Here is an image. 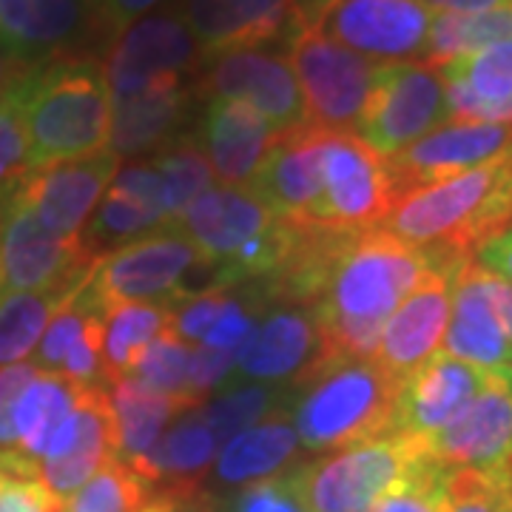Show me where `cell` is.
<instances>
[{"instance_id":"cell-5","label":"cell","mask_w":512,"mask_h":512,"mask_svg":"<svg viewBox=\"0 0 512 512\" xmlns=\"http://www.w3.org/2000/svg\"><path fill=\"white\" fill-rule=\"evenodd\" d=\"M174 228L214 265L222 291L239 282H265L288 245V220L248 188H208Z\"/></svg>"},{"instance_id":"cell-45","label":"cell","mask_w":512,"mask_h":512,"mask_svg":"<svg viewBox=\"0 0 512 512\" xmlns=\"http://www.w3.org/2000/svg\"><path fill=\"white\" fill-rule=\"evenodd\" d=\"M63 504L40 478H6L0 512H60Z\"/></svg>"},{"instance_id":"cell-14","label":"cell","mask_w":512,"mask_h":512,"mask_svg":"<svg viewBox=\"0 0 512 512\" xmlns=\"http://www.w3.org/2000/svg\"><path fill=\"white\" fill-rule=\"evenodd\" d=\"M433 15L421 0H336L319 32L373 63L424 60Z\"/></svg>"},{"instance_id":"cell-19","label":"cell","mask_w":512,"mask_h":512,"mask_svg":"<svg viewBox=\"0 0 512 512\" xmlns=\"http://www.w3.org/2000/svg\"><path fill=\"white\" fill-rule=\"evenodd\" d=\"M456 271H433L416 291L393 311L376 345L373 362L390 373L396 382H404L416 373L433 353H439L450 305H453V276Z\"/></svg>"},{"instance_id":"cell-46","label":"cell","mask_w":512,"mask_h":512,"mask_svg":"<svg viewBox=\"0 0 512 512\" xmlns=\"http://www.w3.org/2000/svg\"><path fill=\"white\" fill-rule=\"evenodd\" d=\"M94 20H97V32L106 35L109 40L128 29L134 20L146 18L151 12H157L165 0H92Z\"/></svg>"},{"instance_id":"cell-53","label":"cell","mask_w":512,"mask_h":512,"mask_svg":"<svg viewBox=\"0 0 512 512\" xmlns=\"http://www.w3.org/2000/svg\"><path fill=\"white\" fill-rule=\"evenodd\" d=\"M3 484H6V476L0 473V493H3Z\"/></svg>"},{"instance_id":"cell-27","label":"cell","mask_w":512,"mask_h":512,"mask_svg":"<svg viewBox=\"0 0 512 512\" xmlns=\"http://www.w3.org/2000/svg\"><path fill=\"white\" fill-rule=\"evenodd\" d=\"M194 89L185 80H163L146 92L111 100L109 151L114 157H140L177 140Z\"/></svg>"},{"instance_id":"cell-41","label":"cell","mask_w":512,"mask_h":512,"mask_svg":"<svg viewBox=\"0 0 512 512\" xmlns=\"http://www.w3.org/2000/svg\"><path fill=\"white\" fill-rule=\"evenodd\" d=\"M444 512H512L510 470H453Z\"/></svg>"},{"instance_id":"cell-52","label":"cell","mask_w":512,"mask_h":512,"mask_svg":"<svg viewBox=\"0 0 512 512\" xmlns=\"http://www.w3.org/2000/svg\"><path fill=\"white\" fill-rule=\"evenodd\" d=\"M26 69H32V66H23V63H18L6 49H0V94L6 92V89L12 86V80H15L20 72H26Z\"/></svg>"},{"instance_id":"cell-21","label":"cell","mask_w":512,"mask_h":512,"mask_svg":"<svg viewBox=\"0 0 512 512\" xmlns=\"http://www.w3.org/2000/svg\"><path fill=\"white\" fill-rule=\"evenodd\" d=\"M441 350L478 370L512 379V345L493 311L487 271L476 259L464 262L453 276V305Z\"/></svg>"},{"instance_id":"cell-44","label":"cell","mask_w":512,"mask_h":512,"mask_svg":"<svg viewBox=\"0 0 512 512\" xmlns=\"http://www.w3.org/2000/svg\"><path fill=\"white\" fill-rule=\"evenodd\" d=\"M225 291H205L197 293L191 302H185L180 305L177 311H174V322H171V328L177 330V336L185 339L188 345L191 342H197L200 345L202 336L208 333V328L214 325V319H217V313L222 311V302H225Z\"/></svg>"},{"instance_id":"cell-39","label":"cell","mask_w":512,"mask_h":512,"mask_svg":"<svg viewBox=\"0 0 512 512\" xmlns=\"http://www.w3.org/2000/svg\"><path fill=\"white\" fill-rule=\"evenodd\" d=\"M447 478L450 467L439 464L424 450V456L407 470V476L365 512H444Z\"/></svg>"},{"instance_id":"cell-10","label":"cell","mask_w":512,"mask_h":512,"mask_svg":"<svg viewBox=\"0 0 512 512\" xmlns=\"http://www.w3.org/2000/svg\"><path fill=\"white\" fill-rule=\"evenodd\" d=\"M288 60L308 111V126L353 131L379 63L345 49L319 29L293 32Z\"/></svg>"},{"instance_id":"cell-33","label":"cell","mask_w":512,"mask_h":512,"mask_svg":"<svg viewBox=\"0 0 512 512\" xmlns=\"http://www.w3.org/2000/svg\"><path fill=\"white\" fill-rule=\"evenodd\" d=\"M174 322V311L154 302H120L103 313V365L109 382L131 376L146 345Z\"/></svg>"},{"instance_id":"cell-36","label":"cell","mask_w":512,"mask_h":512,"mask_svg":"<svg viewBox=\"0 0 512 512\" xmlns=\"http://www.w3.org/2000/svg\"><path fill=\"white\" fill-rule=\"evenodd\" d=\"M148 495L146 478L114 458L63 504V512H140Z\"/></svg>"},{"instance_id":"cell-42","label":"cell","mask_w":512,"mask_h":512,"mask_svg":"<svg viewBox=\"0 0 512 512\" xmlns=\"http://www.w3.org/2000/svg\"><path fill=\"white\" fill-rule=\"evenodd\" d=\"M256 299L248 305L245 299L237 296H225L222 302V311L217 313L214 325L208 328V333L202 336V348L222 350V353H231V356H242L245 345L251 342L256 328Z\"/></svg>"},{"instance_id":"cell-43","label":"cell","mask_w":512,"mask_h":512,"mask_svg":"<svg viewBox=\"0 0 512 512\" xmlns=\"http://www.w3.org/2000/svg\"><path fill=\"white\" fill-rule=\"evenodd\" d=\"M237 356L222 353L211 348H194L191 350V373H188V399L200 404L217 384L237 367Z\"/></svg>"},{"instance_id":"cell-1","label":"cell","mask_w":512,"mask_h":512,"mask_svg":"<svg viewBox=\"0 0 512 512\" xmlns=\"http://www.w3.org/2000/svg\"><path fill=\"white\" fill-rule=\"evenodd\" d=\"M467 256L407 245L367 228L348 245L328 291L311 308L322 359H373L393 311L433 271H456Z\"/></svg>"},{"instance_id":"cell-9","label":"cell","mask_w":512,"mask_h":512,"mask_svg":"<svg viewBox=\"0 0 512 512\" xmlns=\"http://www.w3.org/2000/svg\"><path fill=\"white\" fill-rule=\"evenodd\" d=\"M205 259L177 228H160L120 251L97 259L92 288L103 308L120 302H154L177 311L191 299L188 276Z\"/></svg>"},{"instance_id":"cell-16","label":"cell","mask_w":512,"mask_h":512,"mask_svg":"<svg viewBox=\"0 0 512 512\" xmlns=\"http://www.w3.org/2000/svg\"><path fill=\"white\" fill-rule=\"evenodd\" d=\"M512 151V123H444L387 160L396 200L427 183L495 163Z\"/></svg>"},{"instance_id":"cell-28","label":"cell","mask_w":512,"mask_h":512,"mask_svg":"<svg viewBox=\"0 0 512 512\" xmlns=\"http://www.w3.org/2000/svg\"><path fill=\"white\" fill-rule=\"evenodd\" d=\"M117 458L114 419L106 387H80L77 436L60 458L40 464V481L66 504L89 478Z\"/></svg>"},{"instance_id":"cell-6","label":"cell","mask_w":512,"mask_h":512,"mask_svg":"<svg viewBox=\"0 0 512 512\" xmlns=\"http://www.w3.org/2000/svg\"><path fill=\"white\" fill-rule=\"evenodd\" d=\"M424 450L421 439L393 433L345 447L325 461L299 464L282 481L308 512H365L407 476Z\"/></svg>"},{"instance_id":"cell-12","label":"cell","mask_w":512,"mask_h":512,"mask_svg":"<svg viewBox=\"0 0 512 512\" xmlns=\"http://www.w3.org/2000/svg\"><path fill=\"white\" fill-rule=\"evenodd\" d=\"M200 69V46L180 12H151L134 20L111 40L103 63L111 100L146 92L163 80H185Z\"/></svg>"},{"instance_id":"cell-49","label":"cell","mask_w":512,"mask_h":512,"mask_svg":"<svg viewBox=\"0 0 512 512\" xmlns=\"http://www.w3.org/2000/svg\"><path fill=\"white\" fill-rule=\"evenodd\" d=\"M336 0H291V29H288V37L293 32H302V29H316L322 18L333 9Z\"/></svg>"},{"instance_id":"cell-29","label":"cell","mask_w":512,"mask_h":512,"mask_svg":"<svg viewBox=\"0 0 512 512\" xmlns=\"http://www.w3.org/2000/svg\"><path fill=\"white\" fill-rule=\"evenodd\" d=\"M319 353V333L311 308L282 305L256 325L251 342L239 356V376L259 382H279L299 376Z\"/></svg>"},{"instance_id":"cell-23","label":"cell","mask_w":512,"mask_h":512,"mask_svg":"<svg viewBox=\"0 0 512 512\" xmlns=\"http://www.w3.org/2000/svg\"><path fill=\"white\" fill-rule=\"evenodd\" d=\"M276 134L268 120L242 100L211 97L200 117L197 146L225 188H245L274 146Z\"/></svg>"},{"instance_id":"cell-55","label":"cell","mask_w":512,"mask_h":512,"mask_svg":"<svg viewBox=\"0 0 512 512\" xmlns=\"http://www.w3.org/2000/svg\"><path fill=\"white\" fill-rule=\"evenodd\" d=\"M60 512H63V510H60Z\"/></svg>"},{"instance_id":"cell-40","label":"cell","mask_w":512,"mask_h":512,"mask_svg":"<svg viewBox=\"0 0 512 512\" xmlns=\"http://www.w3.org/2000/svg\"><path fill=\"white\" fill-rule=\"evenodd\" d=\"M26 72H20L12 86L0 94V200L9 197L29 174V146L23 126Z\"/></svg>"},{"instance_id":"cell-11","label":"cell","mask_w":512,"mask_h":512,"mask_svg":"<svg viewBox=\"0 0 512 512\" xmlns=\"http://www.w3.org/2000/svg\"><path fill=\"white\" fill-rule=\"evenodd\" d=\"M194 94L242 100L256 109L276 137L308 126V111L288 55L276 49H239L205 60Z\"/></svg>"},{"instance_id":"cell-54","label":"cell","mask_w":512,"mask_h":512,"mask_svg":"<svg viewBox=\"0 0 512 512\" xmlns=\"http://www.w3.org/2000/svg\"><path fill=\"white\" fill-rule=\"evenodd\" d=\"M507 470H510V490H512V464H510V467H507Z\"/></svg>"},{"instance_id":"cell-31","label":"cell","mask_w":512,"mask_h":512,"mask_svg":"<svg viewBox=\"0 0 512 512\" xmlns=\"http://www.w3.org/2000/svg\"><path fill=\"white\" fill-rule=\"evenodd\" d=\"M217 447L220 444L214 439L202 410L191 407L183 416H177L171 430L131 470H137L146 478L151 490L197 487L202 481V473L211 464V458L217 456Z\"/></svg>"},{"instance_id":"cell-15","label":"cell","mask_w":512,"mask_h":512,"mask_svg":"<svg viewBox=\"0 0 512 512\" xmlns=\"http://www.w3.org/2000/svg\"><path fill=\"white\" fill-rule=\"evenodd\" d=\"M120 171V157H114L109 148L97 151L83 160L46 165L29 171L12 197L29 208L52 237L63 242L80 239L86 220L92 217L97 202L109 191L114 174Z\"/></svg>"},{"instance_id":"cell-35","label":"cell","mask_w":512,"mask_h":512,"mask_svg":"<svg viewBox=\"0 0 512 512\" xmlns=\"http://www.w3.org/2000/svg\"><path fill=\"white\" fill-rule=\"evenodd\" d=\"M148 163L157 168V174L163 180L168 228H174L185 217V211L208 191V185L214 183V171L194 137L171 140Z\"/></svg>"},{"instance_id":"cell-24","label":"cell","mask_w":512,"mask_h":512,"mask_svg":"<svg viewBox=\"0 0 512 512\" xmlns=\"http://www.w3.org/2000/svg\"><path fill=\"white\" fill-rule=\"evenodd\" d=\"M180 15L202 63L225 52L265 46L291 29V0H183Z\"/></svg>"},{"instance_id":"cell-8","label":"cell","mask_w":512,"mask_h":512,"mask_svg":"<svg viewBox=\"0 0 512 512\" xmlns=\"http://www.w3.org/2000/svg\"><path fill=\"white\" fill-rule=\"evenodd\" d=\"M396 202L387 160L353 131H322V185L305 220L333 231L362 234L382 225Z\"/></svg>"},{"instance_id":"cell-18","label":"cell","mask_w":512,"mask_h":512,"mask_svg":"<svg viewBox=\"0 0 512 512\" xmlns=\"http://www.w3.org/2000/svg\"><path fill=\"white\" fill-rule=\"evenodd\" d=\"M97 37L92 0H0V49L23 66L74 57Z\"/></svg>"},{"instance_id":"cell-51","label":"cell","mask_w":512,"mask_h":512,"mask_svg":"<svg viewBox=\"0 0 512 512\" xmlns=\"http://www.w3.org/2000/svg\"><path fill=\"white\" fill-rule=\"evenodd\" d=\"M430 12H450V15H478L512 6V0H421Z\"/></svg>"},{"instance_id":"cell-2","label":"cell","mask_w":512,"mask_h":512,"mask_svg":"<svg viewBox=\"0 0 512 512\" xmlns=\"http://www.w3.org/2000/svg\"><path fill=\"white\" fill-rule=\"evenodd\" d=\"M23 126L29 171L109 148L111 92L97 57H60L26 72Z\"/></svg>"},{"instance_id":"cell-47","label":"cell","mask_w":512,"mask_h":512,"mask_svg":"<svg viewBox=\"0 0 512 512\" xmlns=\"http://www.w3.org/2000/svg\"><path fill=\"white\" fill-rule=\"evenodd\" d=\"M237 512H299L282 478L256 481L248 493L239 498Z\"/></svg>"},{"instance_id":"cell-32","label":"cell","mask_w":512,"mask_h":512,"mask_svg":"<svg viewBox=\"0 0 512 512\" xmlns=\"http://www.w3.org/2000/svg\"><path fill=\"white\" fill-rule=\"evenodd\" d=\"M296 430L285 410L242 430L239 436L225 441L217 458V478L222 484H251L268 481L279 473L296 453Z\"/></svg>"},{"instance_id":"cell-13","label":"cell","mask_w":512,"mask_h":512,"mask_svg":"<svg viewBox=\"0 0 512 512\" xmlns=\"http://www.w3.org/2000/svg\"><path fill=\"white\" fill-rule=\"evenodd\" d=\"M97 259L80 239L52 237L12 194L0 200V299L89 279Z\"/></svg>"},{"instance_id":"cell-17","label":"cell","mask_w":512,"mask_h":512,"mask_svg":"<svg viewBox=\"0 0 512 512\" xmlns=\"http://www.w3.org/2000/svg\"><path fill=\"white\" fill-rule=\"evenodd\" d=\"M493 379L498 376L467 365L456 356H447L444 350L433 353L399 387L393 433L421 441L433 439L450 421L458 419Z\"/></svg>"},{"instance_id":"cell-4","label":"cell","mask_w":512,"mask_h":512,"mask_svg":"<svg viewBox=\"0 0 512 512\" xmlns=\"http://www.w3.org/2000/svg\"><path fill=\"white\" fill-rule=\"evenodd\" d=\"M399 387L373 359L316 356L288 390L296 439L308 450H345L393 436Z\"/></svg>"},{"instance_id":"cell-38","label":"cell","mask_w":512,"mask_h":512,"mask_svg":"<svg viewBox=\"0 0 512 512\" xmlns=\"http://www.w3.org/2000/svg\"><path fill=\"white\" fill-rule=\"evenodd\" d=\"M285 399H288V393L282 396V393H276L274 387L248 384V387H239V390H225L217 399H211L205 404L202 416H205L214 439L220 444V441H231L242 430L254 427L268 416H274L276 410L285 404Z\"/></svg>"},{"instance_id":"cell-50","label":"cell","mask_w":512,"mask_h":512,"mask_svg":"<svg viewBox=\"0 0 512 512\" xmlns=\"http://www.w3.org/2000/svg\"><path fill=\"white\" fill-rule=\"evenodd\" d=\"M487 293H490L495 316H498V322H501V328H504L512 345V285L487 271Z\"/></svg>"},{"instance_id":"cell-25","label":"cell","mask_w":512,"mask_h":512,"mask_svg":"<svg viewBox=\"0 0 512 512\" xmlns=\"http://www.w3.org/2000/svg\"><path fill=\"white\" fill-rule=\"evenodd\" d=\"M439 72L447 123H512V40L453 57Z\"/></svg>"},{"instance_id":"cell-22","label":"cell","mask_w":512,"mask_h":512,"mask_svg":"<svg viewBox=\"0 0 512 512\" xmlns=\"http://www.w3.org/2000/svg\"><path fill=\"white\" fill-rule=\"evenodd\" d=\"M322 131L305 126L276 137L245 185L282 220H305L322 185Z\"/></svg>"},{"instance_id":"cell-30","label":"cell","mask_w":512,"mask_h":512,"mask_svg":"<svg viewBox=\"0 0 512 512\" xmlns=\"http://www.w3.org/2000/svg\"><path fill=\"white\" fill-rule=\"evenodd\" d=\"M114 419V439H117V458L134 467L137 461L151 453V447L160 441L163 430L191 410V404L151 390L148 384L137 382L134 376H120L106 384Z\"/></svg>"},{"instance_id":"cell-26","label":"cell","mask_w":512,"mask_h":512,"mask_svg":"<svg viewBox=\"0 0 512 512\" xmlns=\"http://www.w3.org/2000/svg\"><path fill=\"white\" fill-rule=\"evenodd\" d=\"M80 384L60 373H37L15 404L18 447L35 464L60 458L77 436Z\"/></svg>"},{"instance_id":"cell-34","label":"cell","mask_w":512,"mask_h":512,"mask_svg":"<svg viewBox=\"0 0 512 512\" xmlns=\"http://www.w3.org/2000/svg\"><path fill=\"white\" fill-rule=\"evenodd\" d=\"M498 40H512V6L493 9V12H478V15H450L439 12L433 15L424 63L444 66L447 60L458 55L484 49Z\"/></svg>"},{"instance_id":"cell-37","label":"cell","mask_w":512,"mask_h":512,"mask_svg":"<svg viewBox=\"0 0 512 512\" xmlns=\"http://www.w3.org/2000/svg\"><path fill=\"white\" fill-rule=\"evenodd\" d=\"M191 345L177 336V330L168 328L160 330L146 350L140 353L137 365L131 370V376L137 382L148 384L151 390L165 393V396H177L191 407H200L188 399V373H191Z\"/></svg>"},{"instance_id":"cell-48","label":"cell","mask_w":512,"mask_h":512,"mask_svg":"<svg viewBox=\"0 0 512 512\" xmlns=\"http://www.w3.org/2000/svg\"><path fill=\"white\" fill-rule=\"evenodd\" d=\"M473 259L484 271H490V274L512 285V222L507 228H501L498 234H493L487 242H481Z\"/></svg>"},{"instance_id":"cell-20","label":"cell","mask_w":512,"mask_h":512,"mask_svg":"<svg viewBox=\"0 0 512 512\" xmlns=\"http://www.w3.org/2000/svg\"><path fill=\"white\" fill-rule=\"evenodd\" d=\"M427 453L453 470H507L512 464V379H493L433 439Z\"/></svg>"},{"instance_id":"cell-3","label":"cell","mask_w":512,"mask_h":512,"mask_svg":"<svg viewBox=\"0 0 512 512\" xmlns=\"http://www.w3.org/2000/svg\"><path fill=\"white\" fill-rule=\"evenodd\" d=\"M510 222L512 151L495 163L407 191L379 228L416 248L473 256Z\"/></svg>"},{"instance_id":"cell-7","label":"cell","mask_w":512,"mask_h":512,"mask_svg":"<svg viewBox=\"0 0 512 512\" xmlns=\"http://www.w3.org/2000/svg\"><path fill=\"white\" fill-rule=\"evenodd\" d=\"M447 123V86L439 66L424 60L379 63L353 134L390 160Z\"/></svg>"}]
</instances>
